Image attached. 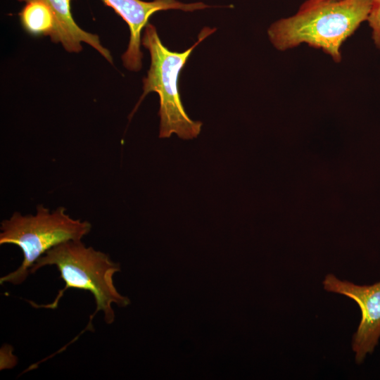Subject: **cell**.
I'll return each mask as SVG.
<instances>
[{"instance_id": "obj_1", "label": "cell", "mask_w": 380, "mask_h": 380, "mask_svg": "<svg viewBox=\"0 0 380 380\" xmlns=\"http://www.w3.org/2000/svg\"><path fill=\"white\" fill-rule=\"evenodd\" d=\"M48 265L57 267L65 286L58 291L52 303L37 304L27 300L31 306L54 310L68 289L89 291L96 303V310L90 315L85 329L65 345V348L84 332L94 331L92 321L97 312H102L104 321L110 324L115 320L112 305L115 303L119 307H125L129 303V298L121 295L113 284V275L120 271V264L111 260L108 254L91 246H86L82 240L68 241L50 249L34 262L30 273L33 274Z\"/></svg>"}, {"instance_id": "obj_2", "label": "cell", "mask_w": 380, "mask_h": 380, "mask_svg": "<svg viewBox=\"0 0 380 380\" xmlns=\"http://www.w3.org/2000/svg\"><path fill=\"white\" fill-rule=\"evenodd\" d=\"M373 0L303 2L294 15L279 19L267 30L272 45L286 51L306 44L322 49L339 63L345 41L367 21Z\"/></svg>"}, {"instance_id": "obj_3", "label": "cell", "mask_w": 380, "mask_h": 380, "mask_svg": "<svg viewBox=\"0 0 380 380\" xmlns=\"http://www.w3.org/2000/svg\"><path fill=\"white\" fill-rule=\"evenodd\" d=\"M216 30L205 27L196 43L183 52L170 51L163 45L156 28L148 23L141 38V44L148 50L151 65L147 76L143 79V94L130 115L137 110L144 98L152 91L160 98V138H169L176 134L182 139L197 137L202 122L191 120L186 113L179 91V77L194 49Z\"/></svg>"}, {"instance_id": "obj_4", "label": "cell", "mask_w": 380, "mask_h": 380, "mask_svg": "<svg viewBox=\"0 0 380 380\" xmlns=\"http://www.w3.org/2000/svg\"><path fill=\"white\" fill-rule=\"evenodd\" d=\"M91 229L90 222L71 217L63 206L51 211L40 204L34 215L13 213L1 223L0 244L18 246L23 260L18 268L0 278V284H22L32 266L48 251L68 241L82 240Z\"/></svg>"}, {"instance_id": "obj_5", "label": "cell", "mask_w": 380, "mask_h": 380, "mask_svg": "<svg viewBox=\"0 0 380 380\" xmlns=\"http://www.w3.org/2000/svg\"><path fill=\"white\" fill-rule=\"evenodd\" d=\"M323 284L327 291L345 295L360 306L362 319L353 336V349L356 362L360 363L367 353H372L380 337V281L370 286H359L328 274Z\"/></svg>"}, {"instance_id": "obj_6", "label": "cell", "mask_w": 380, "mask_h": 380, "mask_svg": "<svg viewBox=\"0 0 380 380\" xmlns=\"http://www.w3.org/2000/svg\"><path fill=\"white\" fill-rule=\"evenodd\" d=\"M105 5L113 8L127 24L130 31L129 42L122 56L124 66L131 71L141 68V31L155 13L170 9L194 11L210 8L203 2L184 4L177 0H102Z\"/></svg>"}, {"instance_id": "obj_7", "label": "cell", "mask_w": 380, "mask_h": 380, "mask_svg": "<svg viewBox=\"0 0 380 380\" xmlns=\"http://www.w3.org/2000/svg\"><path fill=\"white\" fill-rule=\"evenodd\" d=\"M21 2L39 1L52 11L55 18V28L50 36L54 43H61L68 52L79 53L82 49V42L96 49L108 62L113 63L110 52L101 44L97 34L82 30L75 21L72 13L71 0H18Z\"/></svg>"}, {"instance_id": "obj_8", "label": "cell", "mask_w": 380, "mask_h": 380, "mask_svg": "<svg viewBox=\"0 0 380 380\" xmlns=\"http://www.w3.org/2000/svg\"><path fill=\"white\" fill-rule=\"evenodd\" d=\"M19 17L23 27L30 34L50 37L54 30V15L51 9L39 1L26 3Z\"/></svg>"}, {"instance_id": "obj_9", "label": "cell", "mask_w": 380, "mask_h": 380, "mask_svg": "<svg viewBox=\"0 0 380 380\" xmlns=\"http://www.w3.org/2000/svg\"><path fill=\"white\" fill-rule=\"evenodd\" d=\"M367 21L372 30L373 42L380 49V0H373Z\"/></svg>"}, {"instance_id": "obj_10", "label": "cell", "mask_w": 380, "mask_h": 380, "mask_svg": "<svg viewBox=\"0 0 380 380\" xmlns=\"http://www.w3.org/2000/svg\"><path fill=\"white\" fill-rule=\"evenodd\" d=\"M340 0H306L305 2L308 4H318V3H324V2H332V1H337Z\"/></svg>"}]
</instances>
